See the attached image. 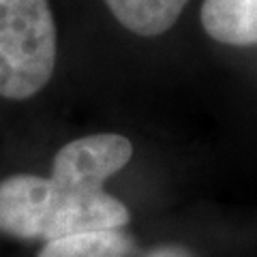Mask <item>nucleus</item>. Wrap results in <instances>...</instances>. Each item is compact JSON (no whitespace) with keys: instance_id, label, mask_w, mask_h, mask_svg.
Wrapping results in <instances>:
<instances>
[{"instance_id":"nucleus-4","label":"nucleus","mask_w":257,"mask_h":257,"mask_svg":"<svg viewBox=\"0 0 257 257\" xmlns=\"http://www.w3.org/2000/svg\"><path fill=\"white\" fill-rule=\"evenodd\" d=\"M202 26L225 45H257V0H204Z\"/></svg>"},{"instance_id":"nucleus-6","label":"nucleus","mask_w":257,"mask_h":257,"mask_svg":"<svg viewBox=\"0 0 257 257\" xmlns=\"http://www.w3.org/2000/svg\"><path fill=\"white\" fill-rule=\"evenodd\" d=\"M131 251V236L120 229H107L50 240L37 257H126Z\"/></svg>"},{"instance_id":"nucleus-2","label":"nucleus","mask_w":257,"mask_h":257,"mask_svg":"<svg viewBox=\"0 0 257 257\" xmlns=\"http://www.w3.org/2000/svg\"><path fill=\"white\" fill-rule=\"evenodd\" d=\"M56 43L47 0H0V101H30L50 84Z\"/></svg>"},{"instance_id":"nucleus-3","label":"nucleus","mask_w":257,"mask_h":257,"mask_svg":"<svg viewBox=\"0 0 257 257\" xmlns=\"http://www.w3.org/2000/svg\"><path fill=\"white\" fill-rule=\"evenodd\" d=\"M133 146L124 135L96 133L62 146L52 161L50 178L64 189L103 191V182L131 161Z\"/></svg>"},{"instance_id":"nucleus-5","label":"nucleus","mask_w":257,"mask_h":257,"mask_svg":"<svg viewBox=\"0 0 257 257\" xmlns=\"http://www.w3.org/2000/svg\"><path fill=\"white\" fill-rule=\"evenodd\" d=\"M189 0H105L114 18L140 37H159L167 32Z\"/></svg>"},{"instance_id":"nucleus-1","label":"nucleus","mask_w":257,"mask_h":257,"mask_svg":"<svg viewBox=\"0 0 257 257\" xmlns=\"http://www.w3.org/2000/svg\"><path fill=\"white\" fill-rule=\"evenodd\" d=\"M128 210L105 191H75L39 174L0 178V234L18 240H58L88 231L120 229Z\"/></svg>"}]
</instances>
